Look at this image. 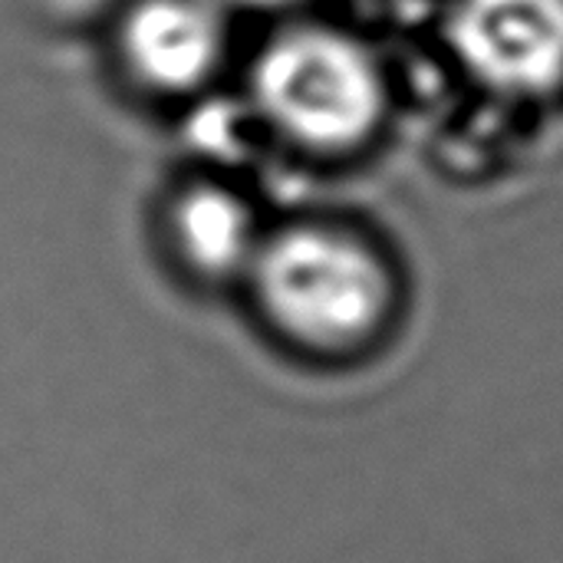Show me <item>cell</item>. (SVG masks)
Wrapping results in <instances>:
<instances>
[{
    "label": "cell",
    "instance_id": "cell-1",
    "mask_svg": "<svg viewBox=\"0 0 563 563\" xmlns=\"http://www.w3.org/2000/svg\"><path fill=\"white\" fill-rule=\"evenodd\" d=\"M267 313L297 340L343 346L366 336L386 313L389 280L379 261L346 234L297 228L257 261Z\"/></svg>",
    "mask_w": 563,
    "mask_h": 563
},
{
    "label": "cell",
    "instance_id": "cell-2",
    "mask_svg": "<svg viewBox=\"0 0 563 563\" xmlns=\"http://www.w3.org/2000/svg\"><path fill=\"white\" fill-rule=\"evenodd\" d=\"M264 109L300 142L343 148L360 142L383 109L369 56L346 36L297 30L271 43L254 73Z\"/></svg>",
    "mask_w": 563,
    "mask_h": 563
},
{
    "label": "cell",
    "instance_id": "cell-3",
    "mask_svg": "<svg viewBox=\"0 0 563 563\" xmlns=\"http://www.w3.org/2000/svg\"><path fill=\"white\" fill-rule=\"evenodd\" d=\"M452 33L495 86L534 92L563 79V0H462Z\"/></svg>",
    "mask_w": 563,
    "mask_h": 563
},
{
    "label": "cell",
    "instance_id": "cell-4",
    "mask_svg": "<svg viewBox=\"0 0 563 563\" xmlns=\"http://www.w3.org/2000/svg\"><path fill=\"white\" fill-rule=\"evenodd\" d=\"M122 40L139 76L158 89L201 82L221 49L218 20L195 0H142Z\"/></svg>",
    "mask_w": 563,
    "mask_h": 563
},
{
    "label": "cell",
    "instance_id": "cell-5",
    "mask_svg": "<svg viewBox=\"0 0 563 563\" xmlns=\"http://www.w3.org/2000/svg\"><path fill=\"white\" fill-rule=\"evenodd\" d=\"M178 238L191 264L208 274H228L247 254V214L224 191H191L178 208Z\"/></svg>",
    "mask_w": 563,
    "mask_h": 563
},
{
    "label": "cell",
    "instance_id": "cell-6",
    "mask_svg": "<svg viewBox=\"0 0 563 563\" xmlns=\"http://www.w3.org/2000/svg\"><path fill=\"white\" fill-rule=\"evenodd\" d=\"M261 3H277V0H261Z\"/></svg>",
    "mask_w": 563,
    "mask_h": 563
}]
</instances>
